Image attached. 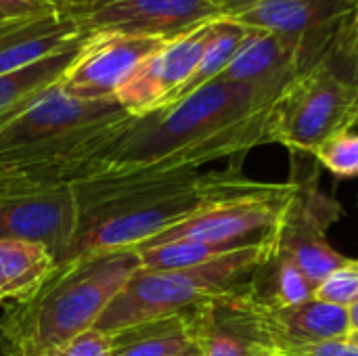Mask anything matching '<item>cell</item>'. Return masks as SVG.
I'll list each match as a JSON object with an SVG mask.
<instances>
[{
  "mask_svg": "<svg viewBox=\"0 0 358 356\" xmlns=\"http://www.w3.org/2000/svg\"><path fill=\"white\" fill-rule=\"evenodd\" d=\"M283 86L214 80L170 107L122 126L76 183L197 172L271 143V109Z\"/></svg>",
  "mask_w": 358,
  "mask_h": 356,
  "instance_id": "obj_1",
  "label": "cell"
},
{
  "mask_svg": "<svg viewBox=\"0 0 358 356\" xmlns=\"http://www.w3.org/2000/svg\"><path fill=\"white\" fill-rule=\"evenodd\" d=\"M132 115L115 101H84L59 86L0 128V199L73 187L78 170Z\"/></svg>",
  "mask_w": 358,
  "mask_h": 356,
  "instance_id": "obj_2",
  "label": "cell"
},
{
  "mask_svg": "<svg viewBox=\"0 0 358 356\" xmlns=\"http://www.w3.org/2000/svg\"><path fill=\"white\" fill-rule=\"evenodd\" d=\"M248 180L235 172H182L78 185L73 189L80 201V229L67 260L111 250H134L235 193Z\"/></svg>",
  "mask_w": 358,
  "mask_h": 356,
  "instance_id": "obj_3",
  "label": "cell"
},
{
  "mask_svg": "<svg viewBox=\"0 0 358 356\" xmlns=\"http://www.w3.org/2000/svg\"><path fill=\"white\" fill-rule=\"evenodd\" d=\"M138 271L141 256L132 248L57 264L31 296L4 304L0 336L10 356H48L96 327L101 315Z\"/></svg>",
  "mask_w": 358,
  "mask_h": 356,
  "instance_id": "obj_4",
  "label": "cell"
},
{
  "mask_svg": "<svg viewBox=\"0 0 358 356\" xmlns=\"http://www.w3.org/2000/svg\"><path fill=\"white\" fill-rule=\"evenodd\" d=\"M275 258V231L264 239L212 262L178 271H138L101 315L96 329H115L143 321L189 313L222 294L248 287Z\"/></svg>",
  "mask_w": 358,
  "mask_h": 356,
  "instance_id": "obj_5",
  "label": "cell"
},
{
  "mask_svg": "<svg viewBox=\"0 0 358 356\" xmlns=\"http://www.w3.org/2000/svg\"><path fill=\"white\" fill-rule=\"evenodd\" d=\"M357 126L358 59L348 23L334 48L277 94L271 109V143L313 155L325 141Z\"/></svg>",
  "mask_w": 358,
  "mask_h": 356,
  "instance_id": "obj_6",
  "label": "cell"
},
{
  "mask_svg": "<svg viewBox=\"0 0 358 356\" xmlns=\"http://www.w3.org/2000/svg\"><path fill=\"white\" fill-rule=\"evenodd\" d=\"M296 191V183L268 185L248 180L235 193L206 206L187 220L155 235L138 248L168 241H256L273 233ZM134 248V250H138Z\"/></svg>",
  "mask_w": 358,
  "mask_h": 356,
  "instance_id": "obj_7",
  "label": "cell"
},
{
  "mask_svg": "<svg viewBox=\"0 0 358 356\" xmlns=\"http://www.w3.org/2000/svg\"><path fill=\"white\" fill-rule=\"evenodd\" d=\"M357 4L355 0H262L231 21L279 36L294 48L302 69H308L340 40Z\"/></svg>",
  "mask_w": 358,
  "mask_h": 356,
  "instance_id": "obj_8",
  "label": "cell"
},
{
  "mask_svg": "<svg viewBox=\"0 0 358 356\" xmlns=\"http://www.w3.org/2000/svg\"><path fill=\"white\" fill-rule=\"evenodd\" d=\"M340 216V204L319 189L317 178L296 183L292 201L275 229V256L294 260L319 287L327 275L348 262L327 239L329 227Z\"/></svg>",
  "mask_w": 358,
  "mask_h": 356,
  "instance_id": "obj_9",
  "label": "cell"
},
{
  "mask_svg": "<svg viewBox=\"0 0 358 356\" xmlns=\"http://www.w3.org/2000/svg\"><path fill=\"white\" fill-rule=\"evenodd\" d=\"M214 23L216 21L197 25L166 40L115 92V101L132 118H143L176 103L180 90L187 86L201 61Z\"/></svg>",
  "mask_w": 358,
  "mask_h": 356,
  "instance_id": "obj_10",
  "label": "cell"
},
{
  "mask_svg": "<svg viewBox=\"0 0 358 356\" xmlns=\"http://www.w3.org/2000/svg\"><path fill=\"white\" fill-rule=\"evenodd\" d=\"M166 40L103 31L88 36L59 80V88L76 99H115L141 63Z\"/></svg>",
  "mask_w": 358,
  "mask_h": 356,
  "instance_id": "obj_11",
  "label": "cell"
},
{
  "mask_svg": "<svg viewBox=\"0 0 358 356\" xmlns=\"http://www.w3.org/2000/svg\"><path fill=\"white\" fill-rule=\"evenodd\" d=\"M80 229L73 187L0 199V239L44 245L57 264L65 262Z\"/></svg>",
  "mask_w": 358,
  "mask_h": 356,
  "instance_id": "obj_12",
  "label": "cell"
},
{
  "mask_svg": "<svg viewBox=\"0 0 358 356\" xmlns=\"http://www.w3.org/2000/svg\"><path fill=\"white\" fill-rule=\"evenodd\" d=\"M84 40L86 36L59 10L0 23V78Z\"/></svg>",
  "mask_w": 358,
  "mask_h": 356,
  "instance_id": "obj_13",
  "label": "cell"
},
{
  "mask_svg": "<svg viewBox=\"0 0 358 356\" xmlns=\"http://www.w3.org/2000/svg\"><path fill=\"white\" fill-rule=\"evenodd\" d=\"M268 323L281 350L346 340L350 334L348 308L317 298L294 306H268Z\"/></svg>",
  "mask_w": 358,
  "mask_h": 356,
  "instance_id": "obj_14",
  "label": "cell"
},
{
  "mask_svg": "<svg viewBox=\"0 0 358 356\" xmlns=\"http://www.w3.org/2000/svg\"><path fill=\"white\" fill-rule=\"evenodd\" d=\"M302 71L300 59L289 44L275 34L252 29L229 67L216 80L285 86Z\"/></svg>",
  "mask_w": 358,
  "mask_h": 356,
  "instance_id": "obj_15",
  "label": "cell"
},
{
  "mask_svg": "<svg viewBox=\"0 0 358 356\" xmlns=\"http://www.w3.org/2000/svg\"><path fill=\"white\" fill-rule=\"evenodd\" d=\"M111 356H191L199 353L191 313L159 317L109 334Z\"/></svg>",
  "mask_w": 358,
  "mask_h": 356,
  "instance_id": "obj_16",
  "label": "cell"
},
{
  "mask_svg": "<svg viewBox=\"0 0 358 356\" xmlns=\"http://www.w3.org/2000/svg\"><path fill=\"white\" fill-rule=\"evenodd\" d=\"M82 44L69 46L55 52L38 63H31L19 71L0 78V128L23 113L31 103H36L46 90L59 84L61 76L73 61Z\"/></svg>",
  "mask_w": 358,
  "mask_h": 356,
  "instance_id": "obj_17",
  "label": "cell"
},
{
  "mask_svg": "<svg viewBox=\"0 0 358 356\" xmlns=\"http://www.w3.org/2000/svg\"><path fill=\"white\" fill-rule=\"evenodd\" d=\"M55 269L57 262L44 245L0 239V304L31 296Z\"/></svg>",
  "mask_w": 358,
  "mask_h": 356,
  "instance_id": "obj_18",
  "label": "cell"
},
{
  "mask_svg": "<svg viewBox=\"0 0 358 356\" xmlns=\"http://www.w3.org/2000/svg\"><path fill=\"white\" fill-rule=\"evenodd\" d=\"M271 235V233H268ZM264 239V237H262ZM260 241V239H256ZM256 241H168L159 245L138 248L141 269L143 271H178V269H193L206 262H212L220 256H227L235 250H241Z\"/></svg>",
  "mask_w": 358,
  "mask_h": 356,
  "instance_id": "obj_19",
  "label": "cell"
},
{
  "mask_svg": "<svg viewBox=\"0 0 358 356\" xmlns=\"http://www.w3.org/2000/svg\"><path fill=\"white\" fill-rule=\"evenodd\" d=\"M252 29L231 21V19H220L214 23L212 36L208 40V46L201 55V61L195 69V73L191 76V80L187 82V86L180 90L178 99H185L187 94L195 92L197 88L214 82L216 78H220V73L229 67V63L233 61V57L237 55V50L241 48V44L245 42V38L250 36ZM174 105V103H172Z\"/></svg>",
  "mask_w": 358,
  "mask_h": 356,
  "instance_id": "obj_20",
  "label": "cell"
},
{
  "mask_svg": "<svg viewBox=\"0 0 358 356\" xmlns=\"http://www.w3.org/2000/svg\"><path fill=\"white\" fill-rule=\"evenodd\" d=\"M271 266H275V271H273V290L266 292V294H260L268 304H273V306H294V304H302V302H308V300L315 298L317 285L302 273V269L294 260L275 256L271 260Z\"/></svg>",
  "mask_w": 358,
  "mask_h": 356,
  "instance_id": "obj_21",
  "label": "cell"
},
{
  "mask_svg": "<svg viewBox=\"0 0 358 356\" xmlns=\"http://www.w3.org/2000/svg\"><path fill=\"white\" fill-rule=\"evenodd\" d=\"M313 157L338 178L358 176V132L348 130L325 141Z\"/></svg>",
  "mask_w": 358,
  "mask_h": 356,
  "instance_id": "obj_22",
  "label": "cell"
},
{
  "mask_svg": "<svg viewBox=\"0 0 358 356\" xmlns=\"http://www.w3.org/2000/svg\"><path fill=\"white\" fill-rule=\"evenodd\" d=\"M315 298L321 302H329L342 308H348L358 300V260L348 258L340 269H336L331 275H327L317 292Z\"/></svg>",
  "mask_w": 358,
  "mask_h": 356,
  "instance_id": "obj_23",
  "label": "cell"
},
{
  "mask_svg": "<svg viewBox=\"0 0 358 356\" xmlns=\"http://www.w3.org/2000/svg\"><path fill=\"white\" fill-rule=\"evenodd\" d=\"M48 356H111V338L109 334L92 327Z\"/></svg>",
  "mask_w": 358,
  "mask_h": 356,
  "instance_id": "obj_24",
  "label": "cell"
},
{
  "mask_svg": "<svg viewBox=\"0 0 358 356\" xmlns=\"http://www.w3.org/2000/svg\"><path fill=\"white\" fill-rule=\"evenodd\" d=\"M57 10L55 0H0V23Z\"/></svg>",
  "mask_w": 358,
  "mask_h": 356,
  "instance_id": "obj_25",
  "label": "cell"
},
{
  "mask_svg": "<svg viewBox=\"0 0 358 356\" xmlns=\"http://www.w3.org/2000/svg\"><path fill=\"white\" fill-rule=\"evenodd\" d=\"M281 356H358V350L348 340H336V342L285 348L281 350Z\"/></svg>",
  "mask_w": 358,
  "mask_h": 356,
  "instance_id": "obj_26",
  "label": "cell"
},
{
  "mask_svg": "<svg viewBox=\"0 0 358 356\" xmlns=\"http://www.w3.org/2000/svg\"><path fill=\"white\" fill-rule=\"evenodd\" d=\"M350 38H352V46H355V52H357L358 59V4L355 15H352V21H350Z\"/></svg>",
  "mask_w": 358,
  "mask_h": 356,
  "instance_id": "obj_27",
  "label": "cell"
},
{
  "mask_svg": "<svg viewBox=\"0 0 358 356\" xmlns=\"http://www.w3.org/2000/svg\"><path fill=\"white\" fill-rule=\"evenodd\" d=\"M348 321H350V332H358V300L348 306Z\"/></svg>",
  "mask_w": 358,
  "mask_h": 356,
  "instance_id": "obj_28",
  "label": "cell"
},
{
  "mask_svg": "<svg viewBox=\"0 0 358 356\" xmlns=\"http://www.w3.org/2000/svg\"><path fill=\"white\" fill-rule=\"evenodd\" d=\"M346 340H348V342H350V344H352V346L358 350V332H350Z\"/></svg>",
  "mask_w": 358,
  "mask_h": 356,
  "instance_id": "obj_29",
  "label": "cell"
},
{
  "mask_svg": "<svg viewBox=\"0 0 358 356\" xmlns=\"http://www.w3.org/2000/svg\"><path fill=\"white\" fill-rule=\"evenodd\" d=\"M0 356H10L8 348H6V344H4V340H2V336H0Z\"/></svg>",
  "mask_w": 358,
  "mask_h": 356,
  "instance_id": "obj_30",
  "label": "cell"
},
{
  "mask_svg": "<svg viewBox=\"0 0 358 356\" xmlns=\"http://www.w3.org/2000/svg\"><path fill=\"white\" fill-rule=\"evenodd\" d=\"M191 356H201V353H195V355H191Z\"/></svg>",
  "mask_w": 358,
  "mask_h": 356,
  "instance_id": "obj_31",
  "label": "cell"
},
{
  "mask_svg": "<svg viewBox=\"0 0 358 356\" xmlns=\"http://www.w3.org/2000/svg\"><path fill=\"white\" fill-rule=\"evenodd\" d=\"M355 2H358V0H355Z\"/></svg>",
  "mask_w": 358,
  "mask_h": 356,
  "instance_id": "obj_32",
  "label": "cell"
}]
</instances>
